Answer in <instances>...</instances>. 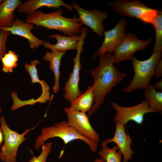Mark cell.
Listing matches in <instances>:
<instances>
[{
	"label": "cell",
	"mask_w": 162,
	"mask_h": 162,
	"mask_svg": "<svg viewBox=\"0 0 162 162\" xmlns=\"http://www.w3.org/2000/svg\"><path fill=\"white\" fill-rule=\"evenodd\" d=\"M99 58L98 65L90 71L94 80L92 87L94 99V103L87 114L88 116L99 109L107 94L127 75L114 66L113 55L106 53L100 56Z\"/></svg>",
	"instance_id": "6da1fadb"
},
{
	"label": "cell",
	"mask_w": 162,
	"mask_h": 162,
	"mask_svg": "<svg viewBox=\"0 0 162 162\" xmlns=\"http://www.w3.org/2000/svg\"><path fill=\"white\" fill-rule=\"evenodd\" d=\"M63 12L61 7L57 8L56 10L47 14L37 10L27 15L25 22L46 29L60 31L68 36L77 35L81 33L83 24L77 17V15L72 18H66L62 16Z\"/></svg>",
	"instance_id": "7a4b0ae2"
},
{
	"label": "cell",
	"mask_w": 162,
	"mask_h": 162,
	"mask_svg": "<svg viewBox=\"0 0 162 162\" xmlns=\"http://www.w3.org/2000/svg\"><path fill=\"white\" fill-rule=\"evenodd\" d=\"M55 137L60 138L66 144L73 140H80L87 143L93 153H95L98 150L97 142L80 134L69 126L67 122L64 121L58 122L52 126L43 128L41 134L35 140V149L38 150L40 146L46 140Z\"/></svg>",
	"instance_id": "3957f363"
},
{
	"label": "cell",
	"mask_w": 162,
	"mask_h": 162,
	"mask_svg": "<svg viewBox=\"0 0 162 162\" xmlns=\"http://www.w3.org/2000/svg\"><path fill=\"white\" fill-rule=\"evenodd\" d=\"M162 55V51H153L148 58L144 61L139 60L134 56L131 61L134 75L130 85L124 89V91L130 93L135 90L148 88L154 75L155 66Z\"/></svg>",
	"instance_id": "277c9868"
},
{
	"label": "cell",
	"mask_w": 162,
	"mask_h": 162,
	"mask_svg": "<svg viewBox=\"0 0 162 162\" xmlns=\"http://www.w3.org/2000/svg\"><path fill=\"white\" fill-rule=\"evenodd\" d=\"M108 6L116 13L124 16L134 17L144 23L152 24L158 10L151 8L137 0L128 1L116 0L110 2Z\"/></svg>",
	"instance_id": "5b68a950"
},
{
	"label": "cell",
	"mask_w": 162,
	"mask_h": 162,
	"mask_svg": "<svg viewBox=\"0 0 162 162\" xmlns=\"http://www.w3.org/2000/svg\"><path fill=\"white\" fill-rule=\"evenodd\" d=\"M1 129L4 136V143L0 151V160L3 162H16V157L18 148L27 139L25 135L35 128L27 129L21 134L14 131L8 126L4 115L0 117Z\"/></svg>",
	"instance_id": "8992f818"
},
{
	"label": "cell",
	"mask_w": 162,
	"mask_h": 162,
	"mask_svg": "<svg viewBox=\"0 0 162 162\" xmlns=\"http://www.w3.org/2000/svg\"><path fill=\"white\" fill-rule=\"evenodd\" d=\"M87 34V31L85 30H82L81 32L80 38L78 43L76 55L73 58V69L72 72L70 73L68 79L63 88V98L70 103L82 93L80 91L79 86L80 78V71L81 68L80 58Z\"/></svg>",
	"instance_id": "52a82bcc"
},
{
	"label": "cell",
	"mask_w": 162,
	"mask_h": 162,
	"mask_svg": "<svg viewBox=\"0 0 162 162\" xmlns=\"http://www.w3.org/2000/svg\"><path fill=\"white\" fill-rule=\"evenodd\" d=\"M111 105L116 112L113 121L118 122L124 125H126L130 121H132L139 124H141L145 114L158 112L150 107L148 102L146 99L139 104L131 106H121L116 102L112 103Z\"/></svg>",
	"instance_id": "ba28073f"
},
{
	"label": "cell",
	"mask_w": 162,
	"mask_h": 162,
	"mask_svg": "<svg viewBox=\"0 0 162 162\" xmlns=\"http://www.w3.org/2000/svg\"><path fill=\"white\" fill-rule=\"evenodd\" d=\"M152 41L151 38L146 40H140L133 34L126 33L120 44L112 52L115 63L118 64L125 60L131 61L135 52L146 49Z\"/></svg>",
	"instance_id": "9c48e42d"
},
{
	"label": "cell",
	"mask_w": 162,
	"mask_h": 162,
	"mask_svg": "<svg viewBox=\"0 0 162 162\" xmlns=\"http://www.w3.org/2000/svg\"><path fill=\"white\" fill-rule=\"evenodd\" d=\"M68 124L80 134L98 143L100 140L98 134L91 125L89 116L86 112L72 110L65 107Z\"/></svg>",
	"instance_id": "30bf717a"
},
{
	"label": "cell",
	"mask_w": 162,
	"mask_h": 162,
	"mask_svg": "<svg viewBox=\"0 0 162 162\" xmlns=\"http://www.w3.org/2000/svg\"><path fill=\"white\" fill-rule=\"evenodd\" d=\"M127 25V21L122 18L112 28L104 31V40L100 46L93 55L92 61L95 60L100 56L113 52L126 34L125 30Z\"/></svg>",
	"instance_id": "8fae6325"
},
{
	"label": "cell",
	"mask_w": 162,
	"mask_h": 162,
	"mask_svg": "<svg viewBox=\"0 0 162 162\" xmlns=\"http://www.w3.org/2000/svg\"><path fill=\"white\" fill-rule=\"evenodd\" d=\"M73 8L77 11L80 22L89 27L94 33L102 37L105 31L103 22L108 16V14L96 9L91 10L83 8L75 2L73 3Z\"/></svg>",
	"instance_id": "7c38bea8"
},
{
	"label": "cell",
	"mask_w": 162,
	"mask_h": 162,
	"mask_svg": "<svg viewBox=\"0 0 162 162\" xmlns=\"http://www.w3.org/2000/svg\"><path fill=\"white\" fill-rule=\"evenodd\" d=\"M116 130L113 137L102 142L101 146H107L111 142L116 143L123 156V162H128L132 159L134 153L130 146L132 140L129 135L125 132L124 125L118 121L116 122Z\"/></svg>",
	"instance_id": "4fadbf2b"
},
{
	"label": "cell",
	"mask_w": 162,
	"mask_h": 162,
	"mask_svg": "<svg viewBox=\"0 0 162 162\" xmlns=\"http://www.w3.org/2000/svg\"><path fill=\"white\" fill-rule=\"evenodd\" d=\"M34 28L33 24L16 18L10 27H1L0 28L9 31L10 34L25 38L28 40L30 48L33 49L43 45L45 41L44 40L39 39L32 33L31 31Z\"/></svg>",
	"instance_id": "5bb4252c"
},
{
	"label": "cell",
	"mask_w": 162,
	"mask_h": 162,
	"mask_svg": "<svg viewBox=\"0 0 162 162\" xmlns=\"http://www.w3.org/2000/svg\"><path fill=\"white\" fill-rule=\"evenodd\" d=\"M61 6L70 11L74 9L72 4H66L62 0H28L22 2L17 9L18 12L27 15L41 7L58 8Z\"/></svg>",
	"instance_id": "9a60e30c"
},
{
	"label": "cell",
	"mask_w": 162,
	"mask_h": 162,
	"mask_svg": "<svg viewBox=\"0 0 162 162\" xmlns=\"http://www.w3.org/2000/svg\"><path fill=\"white\" fill-rule=\"evenodd\" d=\"M46 38H55L57 41V43L53 44L49 41H45L43 45L44 48L50 49L51 50H55L63 52L68 50H76L80 35L68 36L54 34L49 35Z\"/></svg>",
	"instance_id": "2e32d148"
},
{
	"label": "cell",
	"mask_w": 162,
	"mask_h": 162,
	"mask_svg": "<svg viewBox=\"0 0 162 162\" xmlns=\"http://www.w3.org/2000/svg\"><path fill=\"white\" fill-rule=\"evenodd\" d=\"M65 53L66 51L60 52L52 50L51 52H46L43 58L44 61L50 62L49 69L54 73L55 82L52 92L55 94H56L59 90L60 62Z\"/></svg>",
	"instance_id": "e0dca14e"
},
{
	"label": "cell",
	"mask_w": 162,
	"mask_h": 162,
	"mask_svg": "<svg viewBox=\"0 0 162 162\" xmlns=\"http://www.w3.org/2000/svg\"><path fill=\"white\" fill-rule=\"evenodd\" d=\"M20 0H5L0 4V27H10L15 19L14 12L21 4Z\"/></svg>",
	"instance_id": "ac0fdd59"
},
{
	"label": "cell",
	"mask_w": 162,
	"mask_h": 162,
	"mask_svg": "<svg viewBox=\"0 0 162 162\" xmlns=\"http://www.w3.org/2000/svg\"><path fill=\"white\" fill-rule=\"evenodd\" d=\"M94 99L92 86H88L84 92L82 93L70 103L69 108L73 110L88 113L92 107Z\"/></svg>",
	"instance_id": "d6986e66"
},
{
	"label": "cell",
	"mask_w": 162,
	"mask_h": 162,
	"mask_svg": "<svg viewBox=\"0 0 162 162\" xmlns=\"http://www.w3.org/2000/svg\"><path fill=\"white\" fill-rule=\"evenodd\" d=\"M144 96L152 109L158 112L162 110V92L158 91L154 85H150L144 89Z\"/></svg>",
	"instance_id": "ffe728a7"
},
{
	"label": "cell",
	"mask_w": 162,
	"mask_h": 162,
	"mask_svg": "<svg viewBox=\"0 0 162 162\" xmlns=\"http://www.w3.org/2000/svg\"><path fill=\"white\" fill-rule=\"evenodd\" d=\"M102 147L101 150L99 151L98 154L101 158L104 159L106 162H122V154L119 150L117 146H114L110 148L107 146Z\"/></svg>",
	"instance_id": "44dd1931"
},
{
	"label": "cell",
	"mask_w": 162,
	"mask_h": 162,
	"mask_svg": "<svg viewBox=\"0 0 162 162\" xmlns=\"http://www.w3.org/2000/svg\"><path fill=\"white\" fill-rule=\"evenodd\" d=\"M152 25L155 31V43L153 51H162V12L158 10Z\"/></svg>",
	"instance_id": "7402d4cb"
},
{
	"label": "cell",
	"mask_w": 162,
	"mask_h": 162,
	"mask_svg": "<svg viewBox=\"0 0 162 162\" xmlns=\"http://www.w3.org/2000/svg\"><path fill=\"white\" fill-rule=\"evenodd\" d=\"M19 56L12 50L8 51L2 58V71L5 73H11L17 65Z\"/></svg>",
	"instance_id": "603a6c76"
},
{
	"label": "cell",
	"mask_w": 162,
	"mask_h": 162,
	"mask_svg": "<svg viewBox=\"0 0 162 162\" xmlns=\"http://www.w3.org/2000/svg\"><path fill=\"white\" fill-rule=\"evenodd\" d=\"M52 143L51 142L44 143L42 145V151L38 157L33 156L29 162H46V159L52 149Z\"/></svg>",
	"instance_id": "cb8c5ba5"
},
{
	"label": "cell",
	"mask_w": 162,
	"mask_h": 162,
	"mask_svg": "<svg viewBox=\"0 0 162 162\" xmlns=\"http://www.w3.org/2000/svg\"><path fill=\"white\" fill-rule=\"evenodd\" d=\"M10 34L8 31L0 28V60L6 53V41L8 37Z\"/></svg>",
	"instance_id": "d4e9b609"
},
{
	"label": "cell",
	"mask_w": 162,
	"mask_h": 162,
	"mask_svg": "<svg viewBox=\"0 0 162 162\" xmlns=\"http://www.w3.org/2000/svg\"><path fill=\"white\" fill-rule=\"evenodd\" d=\"M154 75L158 77L162 76V60L160 59L156 64L155 68Z\"/></svg>",
	"instance_id": "484cf974"
},
{
	"label": "cell",
	"mask_w": 162,
	"mask_h": 162,
	"mask_svg": "<svg viewBox=\"0 0 162 162\" xmlns=\"http://www.w3.org/2000/svg\"><path fill=\"white\" fill-rule=\"evenodd\" d=\"M154 88L157 90H158L160 92L162 91V80L160 79L158 82H157L154 85Z\"/></svg>",
	"instance_id": "4316f807"
},
{
	"label": "cell",
	"mask_w": 162,
	"mask_h": 162,
	"mask_svg": "<svg viewBox=\"0 0 162 162\" xmlns=\"http://www.w3.org/2000/svg\"><path fill=\"white\" fill-rule=\"evenodd\" d=\"M1 129H0V144H1L3 141V133L1 131Z\"/></svg>",
	"instance_id": "83f0119b"
},
{
	"label": "cell",
	"mask_w": 162,
	"mask_h": 162,
	"mask_svg": "<svg viewBox=\"0 0 162 162\" xmlns=\"http://www.w3.org/2000/svg\"><path fill=\"white\" fill-rule=\"evenodd\" d=\"M93 162H106V161L101 158H96Z\"/></svg>",
	"instance_id": "f1b7e54d"
},
{
	"label": "cell",
	"mask_w": 162,
	"mask_h": 162,
	"mask_svg": "<svg viewBox=\"0 0 162 162\" xmlns=\"http://www.w3.org/2000/svg\"><path fill=\"white\" fill-rule=\"evenodd\" d=\"M2 112V109L1 106H0V115Z\"/></svg>",
	"instance_id": "f546056e"
},
{
	"label": "cell",
	"mask_w": 162,
	"mask_h": 162,
	"mask_svg": "<svg viewBox=\"0 0 162 162\" xmlns=\"http://www.w3.org/2000/svg\"><path fill=\"white\" fill-rule=\"evenodd\" d=\"M3 1V0H0V4Z\"/></svg>",
	"instance_id": "4dcf8cb0"
},
{
	"label": "cell",
	"mask_w": 162,
	"mask_h": 162,
	"mask_svg": "<svg viewBox=\"0 0 162 162\" xmlns=\"http://www.w3.org/2000/svg\"></svg>",
	"instance_id": "1f68e13d"
}]
</instances>
